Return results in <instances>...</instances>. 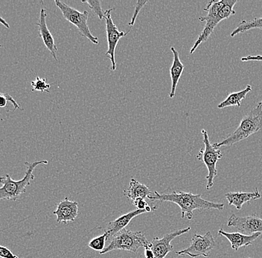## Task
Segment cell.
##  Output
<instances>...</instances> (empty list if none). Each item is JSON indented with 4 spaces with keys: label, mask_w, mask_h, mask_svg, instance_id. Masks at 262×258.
<instances>
[{
    "label": "cell",
    "mask_w": 262,
    "mask_h": 258,
    "mask_svg": "<svg viewBox=\"0 0 262 258\" xmlns=\"http://www.w3.org/2000/svg\"><path fill=\"white\" fill-rule=\"evenodd\" d=\"M33 89L32 91H39L41 92H50V84L47 82V79L41 78L40 77H37L34 81H32Z\"/></svg>",
    "instance_id": "22"
},
{
    "label": "cell",
    "mask_w": 262,
    "mask_h": 258,
    "mask_svg": "<svg viewBox=\"0 0 262 258\" xmlns=\"http://www.w3.org/2000/svg\"><path fill=\"white\" fill-rule=\"evenodd\" d=\"M82 3H86L89 6L90 9L92 11H94L95 14L100 19H102L105 16V11L101 8V2L93 1V0H86V1H82Z\"/></svg>",
    "instance_id": "23"
},
{
    "label": "cell",
    "mask_w": 262,
    "mask_h": 258,
    "mask_svg": "<svg viewBox=\"0 0 262 258\" xmlns=\"http://www.w3.org/2000/svg\"><path fill=\"white\" fill-rule=\"evenodd\" d=\"M261 194L258 189L255 187V192L251 193L232 192L226 194L225 197L229 205H233L237 210H241L244 204L250 201L258 200Z\"/></svg>",
    "instance_id": "17"
},
{
    "label": "cell",
    "mask_w": 262,
    "mask_h": 258,
    "mask_svg": "<svg viewBox=\"0 0 262 258\" xmlns=\"http://www.w3.org/2000/svg\"><path fill=\"white\" fill-rule=\"evenodd\" d=\"M106 240H107V233H106V231H104V233L101 235V236L91 240L90 243H88V246L91 248L92 249L95 250V251H98L101 252L105 248Z\"/></svg>",
    "instance_id": "21"
},
{
    "label": "cell",
    "mask_w": 262,
    "mask_h": 258,
    "mask_svg": "<svg viewBox=\"0 0 262 258\" xmlns=\"http://www.w3.org/2000/svg\"><path fill=\"white\" fill-rule=\"evenodd\" d=\"M112 241L102 251L101 254H104L114 250H123L136 253L141 247L147 248L150 242L147 241L145 234L140 231H132L124 229L119 231L113 237Z\"/></svg>",
    "instance_id": "5"
},
{
    "label": "cell",
    "mask_w": 262,
    "mask_h": 258,
    "mask_svg": "<svg viewBox=\"0 0 262 258\" xmlns=\"http://www.w3.org/2000/svg\"><path fill=\"white\" fill-rule=\"evenodd\" d=\"M47 10L42 8L40 10V18L38 22L36 25L39 28V36L43 42L44 45L49 51L52 56L57 61V48L55 44V39L49 31L47 24Z\"/></svg>",
    "instance_id": "13"
},
{
    "label": "cell",
    "mask_w": 262,
    "mask_h": 258,
    "mask_svg": "<svg viewBox=\"0 0 262 258\" xmlns=\"http://www.w3.org/2000/svg\"><path fill=\"white\" fill-rule=\"evenodd\" d=\"M203 135V142L204 144V148L200 150L196 155V158L202 161L208 170V175L206 176L207 180L206 189L209 190L214 184V179L217 176V171L216 168L217 161L223 157L222 152L220 148H215L214 145L211 143L209 135L206 130H201Z\"/></svg>",
    "instance_id": "6"
},
{
    "label": "cell",
    "mask_w": 262,
    "mask_h": 258,
    "mask_svg": "<svg viewBox=\"0 0 262 258\" xmlns=\"http://www.w3.org/2000/svg\"><path fill=\"white\" fill-rule=\"evenodd\" d=\"M49 161L47 160L29 162L26 161L25 166H26V172L24 177L19 181L13 180L9 174L0 177V183L3 184L0 187V200H11L16 202L21 194L26 192V187L31 185V182L34 179L33 174L34 169L39 165H47Z\"/></svg>",
    "instance_id": "4"
},
{
    "label": "cell",
    "mask_w": 262,
    "mask_h": 258,
    "mask_svg": "<svg viewBox=\"0 0 262 258\" xmlns=\"http://www.w3.org/2000/svg\"><path fill=\"white\" fill-rule=\"evenodd\" d=\"M145 213H147L145 210H138V209H137V210H133V212L119 217V218L116 219L114 221L110 222L105 230L106 233H107V240L113 238L116 233L124 229L126 226H127V225L130 223L133 219Z\"/></svg>",
    "instance_id": "15"
},
{
    "label": "cell",
    "mask_w": 262,
    "mask_h": 258,
    "mask_svg": "<svg viewBox=\"0 0 262 258\" xmlns=\"http://www.w3.org/2000/svg\"><path fill=\"white\" fill-rule=\"evenodd\" d=\"M261 233H255L252 235H246L239 232L229 233L226 232L224 229L221 228L219 231V235H222L225 237L231 243L232 249L237 251L240 248L247 247L253 244L255 241H256Z\"/></svg>",
    "instance_id": "14"
},
{
    "label": "cell",
    "mask_w": 262,
    "mask_h": 258,
    "mask_svg": "<svg viewBox=\"0 0 262 258\" xmlns=\"http://www.w3.org/2000/svg\"><path fill=\"white\" fill-rule=\"evenodd\" d=\"M8 102H11V104L14 106V110L19 109V104L9 94H8V93H0V108L6 107L7 106Z\"/></svg>",
    "instance_id": "24"
},
{
    "label": "cell",
    "mask_w": 262,
    "mask_h": 258,
    "mask_svg": "<svg viewBox=\"0 0 262 258\" xmlns=\"http://www.w3.org/2000/svg\"><path fill=\"white\" fill-rule=\"evenodd\" d=\"M2 46H3V45H0V48H2Z\"/></svg>",
    "instance_id": "31"
},
{
    "label": "cell",
    "mask_w": 262,
    "mask_h": 258,
    "mask_svg": "<svg viewBox=\"0 0 262 258\" xmlns=\"http://www.w3.org/2000/svg\"><path fill=\"white\" fill-rule=\"evenodd\" d=\"M171 51L173 55V63L170 68V75L171 79V92L169 93L170 99H173L176 95L177 87L181 75L184 71L185 66L180 60L179 53L174 47H171Z\"/></svg>",
    "instance_id": "16"
},
{
    "label": "cell",
    "mask_w": 262,
    "mask_h": 258,
    "mask_svg": "<svg viewBox=\"0 0 262 258\" xmlns=\"http://www.w3.org/2000/svg\"><path fill=\"white\" fill-rule=\"evenodd\" d=\"M252 90V86L250 85H247L245 89L240 91V92L231 93L228 97L224 101L217 105V108L224 109L226 107H234L236 106L240 107L242 106V101L245 99L246 96Z\"/></svg>",
    "instance_id": "19"
},
{
    "label": "cell",
    "mask_w": 262,
    "mask_h": 258,
    "mask_svg": "<svg viewBox=\"0 0 262 258\" xmlns=\"http://www.w3.org/2000/svg\"><path fill=\"white\" fill-rule=\"evenodd\" d=\"M55 3L57 8L61 11L63 17L70 24L76 26L77 29L79 30L82 36L86 37L93 44L98 45L99 43L98 37L93 36V34L90 32L89 26H88V18H89V12L86 11L81 12V11L73 9L71 6H69L68 5L62 3L59 0H55Z\"/></svg>",
    "instance_id": "7"
},
{
    "label": "cell",
    "mask_w": 262,
    "mask_h": 258,
    "mask_svg": "<svg viewBox=\"0 0 262 258\" xmlns=\"http://www.w3.org/2000/svg\"><path fill=\"white\" fill-rule=\"evenodd\" d=\"M191 228L187 227L183 229L178 230L174 232L167 233L163 238H155L150 242L149 248L153 251L155 258H165L168 253L173 251V246L171 241L178 237L189 232Z\"/></svg>",
    "instance_id": "11"
},
{
    "label": "cell",
    "mask_w": 262,
    "mask_h": 258,
    "mask_svg": "<svg viewBox=\"0 0 262 258\" xmlns=\"http://www.w3.org/2000/svg\"><path fill=\"white\" fill-rule=\"evenodd\" d=\"M237 3V0H211L208 2L207 6L204 9V11H207V14L199 18V20L201 22H206V25L204 26V30L196 39L192 48L190 50L191 55L195 52L201 43L206 42L209 39L216 26L219 25L221 21L228 19L231 16L235 15L234 6Z\"/></svg>",
    "instance_id": "2"
},
{
    "label": "cell",
    "mask_w": 262,
    "mask_h": 258,
    "mask_svg": "<svg viewBox=\"0 0 262 258\" xmlns=\"http://www.w3.org/2000/svg\"><path fill=\"white\" fill-rule=\"evenodd\" d=\"M148 199L152 201L159 200L162 202H170L176 204L181 209V218L186 217L188 220H192L194 210L215 209L222 210L224 208V204L204 200L201 194H193L190 192H177L174 191L171 194H159L155 192Z\"/></svg>",
    "instance_id": "1"
},
{
    "label": "cell",
    "mask_w": 262,
    "mask_h": 258,
    "mask_svg": "<svg viewBox=\"0 0 262 258\" xmlns=\"http://www.w3.org/2000/svg\"><path fill=\"white\" fill-rule=\"evenodd\" d=\"M0 258H19L16 254H13L11 250L7 247L0 245Z\"/></svg>",
    "instance_id": "26"
},
{
    "label": "cell",
    "mask_w": 262,
    "mask_h": 258,
    "mask_svg": "<svg viewBox=\"0 0 262 258\" xmlns=\"http://www.w3.org/2000/svg\"><path fill=\"white\" fill-rule=\"evenodd\" d=\"M147 2L148 1H142V0L137 1V5L135 6V11H134V15H133L132 18H131V20L128 24V26H130L131 28L135 24L136 19H137L139 11L147 4Z\"/></svg>",
    "instance_id": "25"
},
{
    "label": "cell",
    "mask_w": 262,
    "mask_h": 258,
    "mask_svg": "<svg viewBox=\"0 0 262 258\" xmlns=\"http://www.w3.org/2000/svg\"><path fill=\"white\" fill-rule=\"evenodd\" d=\"M253 29H262V17L255 18L251 21H241L240 24H238L236 29H234L230 36L234 37L238 34L243 33Z\"/></svg>",
    "instance_id": "20"
},
{
    "label": "cell",
    "mask_w": 262,
    "mask_h": 258,
    "mask_svg": "<svg viewBox=\"0 0 262 258\" xmlns=\"http://www.w3.org/2000/svg\"><path fill=\"white\" fill-rule=\"evenodd\" d=\"M145 258H155L153 251L149 247L145 248Z\"/></svg>",
    "instance_id": "29"
},
{
    "label": "cell",
    "mask_w": 262,
    "mask_h": 258,
    "mask_svg": "<svg viewBox=\"0 0 262 258\" xmlns=\"http://www.w3.org/2000/svg\"><path fill=\"white\" fill-rule=\"evenodd\" d=\"M228 227H233L241 233L246 235H252L262 232V219L256 214L248 217H238L235 214L229 217L227 222Z\"/></svg>",
    "instance_id": "10"
},
{
    "label": "cell",
    "mask_w": 262,
    "mask_h": 258,
    "mask_svg": "<svg viewBox=\"0 0 262 258\" xmlns=\"http://www.w3.org/2000/svg\"><path fill=\"white\" fill-rule=\"evenodd\" d=\"M214 247L215 242L213 235L210 231H208L204 235L194 234L190 246L186 249L176 251V254L178 255H187L193 258L208 257Z\"/></svg>",
    "instance_id": "8"
},
{
    "label": "cell",
    "mask_w": 262,
    "mask_h": 258,
    "mask_svg": "<svg viewBox=\"0 0 262 258\" xmlns=\"http://www.w3.org/2000/svg\"><path fill=\"white\" fill-rule=\"evenodd\" d=\"M0 24H2V25L4 26L6 28V29H10L9 24H8V22H6V21L5 20V19H3V18L1 17V16H0Z\"/></svg>",
    "instance_id": "30"
},
{
    "label": "cell",
    "mask_w": 262,
    "mask_h": 258,
    "mask_svg": "<svg viewBox=\"0 0 262 258\" xmlns=\"http://www.w3.org/2000/svg\"><path fill=\"white\" fill-rule=\"evenodd\" d=\"M262 128V101L256 107L247 112L241 121L236 130L228 135L225 139L217 143L213 144L217 148L221 147L232 146L234 144L245 140L259 131Z\"/></svg>",
    "instance_id": "3"
},
{
    "label": "cell",
    "mask_w": 262,
    "mask_h": 258,
    "mask_svg": "<svg viewBox=\"0 0 262 258\" xmlns=\"http://www.w3.org/2000/svg\"><path fill=\"white\" fill-rule=\"evenodd\" d=\"M78 202L69 200L68 197H66L64 200L59 202L53 215H56L57 223L67 224L75 221L78 217Z\"/></svg>",
    "instance_id": "12"
},
{
    "label": "cell",
    "mask_w": 262,
    "mask_h": 258,
    "mask_svg": "<svg viewBox=\"0 0 262 258\" xmlns=\"http://www.w3.org/2000/svg\"><path fill=\"white\" fill-rule=\"evenodd\" d=\"M149 187L145 184L141 183L138 180L132 178L130 180L128 189L124 190V195L129 200L134 201L137 199H144L145 200L151 195Z\"/></svg>",
    "instance_id": "18"
},
{
    "label": "cell",
    "mask_w": 262,
    "mask_h": 258,
    "mask_svg": "<svg viewBox=\"0 0 262 258\" xmlns=\"http://www.w3.org/2000/svg\"><path fill=\"white\" fill-rule=\"evenodd\" d=\"M242 62L247 61H261L262 62V55H255V56L244 57L241 59Z\"/></svg>",
    "instance_id": "28"
},
{
    "label": "cell",
    "mask_w": 262,
    "mask_h": 258,
    "mask_svg": "<svg viewBox=\"0 0 262 258\" xmlns=\"http://www.w3.org/2000/svg\"><path fill=\"white\" fill-rule=\"evenodd\" d=\"M114 10V9L106 10L105 11V16H104L106 22V32L108 45V50L106 51L105 56L111 60V70L113 72L116 71V69L115 53H116V46H117L118 42H119V40L122 37L128 34V32L124 33V32H119L117 26L115 25L112 17H111V12Z\"/></svg>",
    "instance_id": "9"
},
{
    "label": "cell",
    "mask_w": 262,
    "mask_h": 258,
    "mask_svg": "<svg viewBox=\"0 0 262 258\" xmlns=\"http://www.w3.org/2000/svg\"><path fill=\"white\" fill-rule=\"evenodd\" d=\"M133 204L134 206L137 207L138 210H145L148 204L144 199H137V200L133 201Z\"/></svg>",
    "instance_id": "27"
}]
</instances>
